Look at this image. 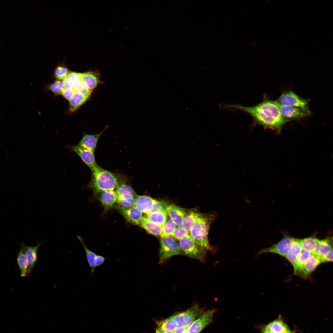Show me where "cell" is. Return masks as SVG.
I'll return each instance as SVG.
<instances>
[{
	"instance_id": "1",
	"label": "cell",
	"mask_w": 333,
	"mask_h": 333,
	"mask_svg": "<svg viewBox=\"0 0 333 333\" xmlns=\"http://www.w3.org/2000/svg\"><path fill=\"white\" fill-rule=\"evenodd\" d=\"M224 108L243 111L251 116L253 125H258L265 128L274 130L280 133L283 126L290 121L284 118L280 113L279 104L266 98L259 103L252 106L240 104H226Z\"/></svg>"
},
{
	"instance_id": "2",
	"label": "cell",
	"mask_w": 333,
	"mask_h": 333,
	"mask_svg": "<svg viewBox=\"0 0 333 333\" xmlns=\"http://www.w3.org/2000/svg\"><path fill=\"white\" fill-rule=\"evenodd\" d=\"M91 179L88 187L94 194L99 192L114 190L118 183L125 177L122 175L105 170L98 164L90 169Z\"/></svg>"
},
{
	"instance_id": "3",
	"label": "cell",
	"mask_w": 333,
	"mask_h": 333,
	"mask_svg": "<svg viewBox=\"0 0 333 333\" xmlns=\"http://www.w3.org/2000/svg\"><path fill=\"white\" fill-rule=\"evenodd\" d=\"M215 213L202 214L189 231L192 239L198 244L212 253L217 251V248L210 244L208 234L210 225L217 217Z\"/></svg>"
},
{
	"instance_id": "4",
	"label": "cell",
	"mask_w": 333,
	"mask_h": 333,
	"mask_svg": "<svg viewBox=\"0 0 333 333\" xmlns=\"http://www.w3.org/2000/svg\"><path fill=\"white\" fill-rule=\"evenodd\" d=\"M179 244L183 254L201 261H204L208 251L198 244L191 236L181 239Z\"/></svg>"
},
{
	"instance_id": "5",
	"label": "cell",
	"mask_w": 333,
	"mask_h": 333,
	"mask_svg": "<svg viewBox=\"0 0 333 333\" xmlns=\"http://www.w3.org/2000/svg\"><path fill=\"white\" fill-rule=\"evenodd\" d=\"M160 243L159 264L164 263L173 256L183 254L179 244L175 239L171 236H162Z\"/></svg>"
},
{
	"instance_id": "6",
	"label": "cell",
	"mask_w": 333,
	"mask_h": 333,
	"mask_svg": "<svg viewBox=\"0 0 333 333\" xmlns=\"http://www.w3.org/2000/svg\"><path fill=\"white\" fill-rule=\"evenodd\" d=\"M276 101L280 105L296 107L309 114L310 113L307 102L292 91L284 92Z\"/></svg>"
},
{
	"instance_id": "7",
	"label": "cell",
	"mask_w": 333,
	"mask_h": 333,
	"mask_svg": "<svg viewBox=\"0 0 333 333\" xmlns=\"http://www.w3.org/2000/svg\"><path fill=\"white\" fill-rule=\"evenodd\" d=\"M197 304L186 310L173 315L178 326H187L198 318L204 312Z\"/></svg>"
},
{
	"instance_id": "8",
	"label": "cell",
	"mask_w": 333,
	"mask_h": 333,
	"mask_svg": "<svg viewBox=\"0 0 333 333\" xmlns=\"http://www.w3.org/2000/svg\"><path fill=\"white\" fill-rule=\"evenodd\" d=\"M216 310L212 309L204 311L187 326L186 333H199L211 323Z\"/></svg>"
},
{
	"instance_id": "9",
	"label": "cell",
	"mask_w": 333,
	"mask_h": 333,
	"mask_svg": "<svg viewBox=\"0 0 333 333\" xmlns=\"http://www.w3.org/2000/svg\"><path fill=\"white\" fill-rule=\"evenodd\" d=\"M293 237L288 235H284L282 239L271 246L262 249L258 252L260 255L265 253H272L285 257L292 245Z\"/></svg>"
},
{
	"instance_id": "10",
	"label": "cell",
	"mask_w": 333,
	"mask_h": 333,
	"mask_svg": "<svg viewBox=\"0 0 333 333\" xmlns=\"http://www.w3.org/2000/svg\"><path fill=\"white\" fill-rule=\"evenodd\" d=\"M70 150L78 155L83 162L91 169L97 164L93 152L83 147L79 144L70 146Z\"/></svg>"
},
{
	"instance_id": "11",
	"label": "cell",
	"mask_w": 333,
	"mask_h": 333,
	"mask_svg": "<svg viewBox=\"0 0 333 333\" xmlns=\"http://www.w3.org/2000/svg\"><path fill=\"white\" fill-rule=\"evenodd\" d=\"M115 207L130 223L139 225L143 217L142 213L134 206L124 208L115 205Z\"/></svg>"
},
{
	"instance_id": "12",
	"label": "cell",
	"mask_w": 333,
	"mask_h": 333,
	"mask_svg": "<svg viewBox=\"0 0 333 333\" xmlns=\"http://www.w3.org/2000/svg\"><path fill=\"white\" fill-rule=\"evenodd\" d=\"M94 195L101 201L105 212L115 206L118 200V196L115 190L102 191Z\"/></svg>"
},
{
	"instance_id": "13",
	"label": "cell",
	"mask_w": 333,
	"mask_h": 333,
	"mask_svg": "<svg viewBox=\"0 0 333 333\" xmlns=\"http://www.w3.org/2000/svg\"><path fill=\"white\" fill-rule=\"evenodd\" d=\"M114 190L117 195L118 200L129 199L137 196L132 187L127 182L125 177L118 183Z\"/></svg>"
},
{
	"instance_id": "14",
	"label": "cell",
	"mask_w": 333,
	"mask_h": 333,
	"mask_svg": "<svg viewBox=\"0 0 333 333\" xmlns=\"http://www.w3.org/2000/svg\"><path fill=\"white\" fill-rule=\"evenodd\" d=\"M100 74L97 70L81 73V80L91 92L103 82L100 79Z\"/></svg>"
},
{
	"instance_id": "15",
	"label": "cell",
	"mask_w": 333,
	"mask_h": 333,
	"mask_svg": "<svg viewBox=\"0 0 333 333\" xmlns=\"http://www.w3.org/2000/svg\"><path fill=\"white\" fill-rule=\"evenodd\" d=\"M279 107L282 116L286 119L291 120L301 118L309 115L300 109L291 106L281 105L279 104Z\"/></svg>"
},
{
	"instance_id": "16",
	"label": "cell",
	"mask_w": 333,
	"mask_h": 333,
	"mask_svg": "<svg viewBox=\"0 0 333 333\" xmlns=\"http://www.w3.org/2000/svg\"><path fill=\"white\" fill-rule=\"evenodd\" d=\"M156 200L148 196L137 195L134 206L142 213L147 214L152 212Z\"/></svg>"
},
{
	"instance_id": "17",
	"label": "cell",
	"mask_w": 333,
	"mask_h": 333,
	"mask_svg": "<svg viewBox=\"0 0 333 333\" xmlns=\"http://www.w3.org/2000/svg\"><path fill=\"white\" fill-rule=\"evenodd\" d=\"M108 128L105 129L100 133L91 134L85 133L78 144L83 147L94 153L97 146L99 139L102 133Z\"/></svg>"
},
{
	"instance_id": "18",
	"label": "cell",
	"mask_w": 333,
	"mask_h": 333,
	"mask_svg": "<svg viewBox=\"0 0 333 333\" xmlns=\"http://www.w3.org/2000/svg\"><path fill=\"white\" fill-rule=\"evenodd\" d=\"M166 211L171 220L176 225L181 226L186 214L185 210L182 208L175 205L170 204Z\"/></svg>"
},
{
	"instance_id": "19",
	"label": "cell",
	"mask_w": 333,
	"mask_h": 333,
	"mask_svg": "<svg viewBox=\"0 0 333 333\" xmlns=\"http://www.w3.org/2000/svg\"><path fill=\"white\" fill-rule=\"evenodd\" d=\"M332 237L324 239H317L316 248L313 254L319 260L329 251L332 249Z\"/></svg>"
},
{
	"instance_id": "20",
	"label": "cell",
	"mask_w": 333,
	"mask_h": 333,
	"mask_svg": "<svg viewBox=\"0 0 333 333\" xmlns=\"http://www.w3.org/2000/svg\"><path fill=\"white\" fill-rule=\"evenodd\" d=\"M20 249L18 253L17 261L21 271V277L27 276L28 264L26 256L25 246L23 242L20 244Z\"/></svg>"
},
{
	"instance_id": "21",
	"label": "cell",
	"mask_w": 333,
	"mask_h": 333,
	"mask_svg": "<svg viewBox=\"0 0 333 333\" xmlns=\"http://www.w3.org/2000/svg\"><path fill=\"white\" fill-rule=\"evenodd\" d=\"M302 250L299 239L293 237L292 245L285 258L293 265Z\"/></svg>"
},
{
	"instance_id": "22",
	"label": "cell",
	"mask_w": 333,
	"mask_h": 333,
	"mask_svg": "<svg viewBox=\"0 0 333 333\" xmlns=\"http://www.w3.org/2000/svg\"><path fill=\"white\" fill-rule=\"evenodd\" d=\"M139 225L148 233L154 236L161 237L163 235L162 227L150 221L146 217H142Z\"/></svg>"
},
{
	"instance_id": "23",
	"label": "cell",
	"mask_w": 333,
	"mask_h": 333,
	"mask_svg": "<svg viewBox=\"0 0 333 333\" xmlns=\"http://www.w3.org/2000/svg\"><path fill=\"white\" fill-rule=\"evenodd\" d=\"M42 243H39L34 246H29L25 245V249L28 264L27 275H29L37 261V251Z\"/></svg>"
},
{
	"instance_id": "24",
	"label": "cell",
	"mask_w": 333,
	"mask_h": 333,
	"mask_svg": "<svg viewBox=\"0 0 333 333\" xmlns=\"http://www.w3.org/2000/svg\"><path fill=\"white\" fill-rule=\"evenodd\" d=\"M321 263L319 259L312 254L303 266V278H306L310 275Z\"/></svg>"
},
{
	"instance_id": "25",
	"label": "cell",
	"mask_w": 333,
	"mask_h": 333,
	"mask_svg": "<svg viewBox=\"0 0 333 333\" xmlns=\"http://www.w3.org/2000/svg\"><path fill=\"white\" fill-rule=\"evenodd\" d=\"M146 215V218L147 220L162 227L167 220V213L166 211L151 212Z\"/></svg>"
},
{
	"instance_id": "26",
	"label": "cell",
	"mask_w": 333,
	"mask_h": 333,
	"mask_svg": "<svg viewBox=\"0 0 333 333\" xmlns=\"http://www.w3.org/2000/svg\"><path fill=\"white\" fill-rule=\"evenodd\" d=\"M89 98L82 94L75 92L69 101V112L72 113L76 111L85 103Z\"/></svg>"
},
{
	"instance_id": "27",
	"label": "cell",
	"mask_w": 333,
	"mask_h": 333,
	"mask_svg": "<svg viewBox=\"0 0 333 333\" xmlns=\"http://www.w3.org/2000/svg\"><path fill=\"white\" fill-rule=\"evenodd\" d=\"M202 213L195 211H191L185 215L181 226L185 229L189 231Z\"/></svg>"
},
{
	"instance_id": "28",
	"label": "cell",
	"mask_w": 333,
	"mask_h": 333,
	"mask_svg": "<svg viewBox=\"0 0 333 333\" xmlns=\"http://www.w3.org/2000/svg\"><path fill=\"white\" fill-rule=\"evenodd\" d=\"M158 328L164 331L172 333L178 327L173 315L157 323Z\"/></svg>"
},
{
	"instance_id": "29",
	"label": "cell",
	"mask_w": 333,
	"mask_h": 333,
	"mask_svg": "<svg viewBox=\"0 0 333 333\" xmlns=\"http://www.w3.org/2000/svg\"><path fill=\"white\" fill-rule=\"evenodd\" d=\"M317 239L315 237L312 236L299 239L303 250L314 254L316 246Z\"/></svg>"
},
{
	"instance_id": "30",
	"label": "cell",
	"mask_w": 333,
	"mask_h": 333,
	"mask_svg": "<svg viewBox=\"0 0 333 333\" xmlns=\"http://www.w3.org/2000/svg\"><path fill=\"white\" fill-rule=\"evenodd\" d=\"M265 327L268 330L276 333H285L289 329L282 321L279 319L269 323Z\"/></svg>"
},
{
	"instance_id": "31",
	"label": "cell",
	"mask_w": 333,
	"mask_h": 333,
	"mask_svg": "<svg viewBox=\"0 0 333 333\" xmlns=\"http://www.w3.org/2000/svg\"><path fill=\"white\" fill-rule=\"evenodd\" d=\"M81 73L69 72L63 80L65 88H72L78 81L80 80Z\"/></svg>"
},
{
	"instance_id": "32",
	"label": "cell",
	"mask_w": 333,
	"mask_h": 333,
	"mask_svg": "<svg viewBox=\"0 0 333 333\" xmlns=\"http://www.w3.org/2000/svg\"><path fill=\"white\" fill-rule=\"evenodd\" d=\"M77 237L82 244L85 250L86 258L88 265L92 270V274H93L96 268L95 265V260L97 255L95 253L90 250L86 246L80 236H77Z\"/></svg>"
},
{
	"instance_id": "33",
	"label": "cell",
	"mask_w": 333,
	"mask_h": 333,
	"mask_svg": "<svg viewBox=\"0 0 333 333\" xmlns=\"http://www.w3.org/2000/svg\"><path fill=\"white\" fill-rule=\"evenodd\" d=\"M75 92L82 94L88 97L90 96L92 92L80 80L78 81L73 87Z\"/></svg>"
},
{
	"instance_id": "34",
	"label": "cell",
	"mask_w": 333,
	"mask_h": 333,
	"mask_svg": "<svg viewBox=\"0 0 333 333\" xmlns=\"http://www.w3.org/2000/svg\"><path fill=\"white\" fill-rule=\"evenodd\" d=\"M68 68L64 65H60L56 68L54 71L55 77L60 80H63L69 73Z\"/></svg>"
},
{
	"instance_id": "35",
	"label": "cell",
	"mask_w": 333,
	"mask_h": 333,
	"mask_svg": "<svg viewBox=\"0 0 333 333\" xmlns=\"http://www.w3.org/2000/svg\"><path fill=\"white\" fill-rule=\"evenodd\" d=\"M176 226L171 219L167 220L162 227L163 236H171Z\"/></svg>"
},
{
	"instance_id": "36",
	"label": "cell",
	"mask_w": 333,
	"mask_h": 333,
	"mask_svg": "<svg viewBox=\"0 0 333 333\" xmlns=\"http://www.w3.org/2000/svg\"><path fill=\"white\" fill-rule=\"evenodd\" d=\"M190 236L189 231L184 228L181 226L176 227L171 236L175 239L179 240Z\"/></svg>"
},
{
	"instance_id": "37",
	"label": "cell",
	"mask_w": 333,
	"mask_h": 333,
	"mask_svg": "<svg viewBox=\"0 0 333 333\" xmlns=\"http://www.w3.org/2000/svg\"><path fill=\"white\" fill-rule=\"evenodd\" d=\"M49 89L54 93L57 95L62 94L64 88L63 82L61 80H56L48 86Z\"/></svg>"
},
{
	"instance_id": "38",
	"label": "cell",
	"mask_w": 333,
	"mask_h": 333,
	"mask_svg": "<svg viewBox=\"0 0 333 333\" xmlns=\"http://www.w3.org/2000/svg\"><path fill=\"white\" fill-rule=\"evenodd\" d=\"M170 204L168 202L162 200H156L151 212L166 211Z\"/></svg>"
},
{
	"instance_id": "39",
	"label": "cell",
	"mask_w": 333,
	"mask_h": 333,
	"mask_svg": "<svg viewBox=\"0 0 333 333\" xmlns=\"http://www.w3.org/2000/svg\"><path fill=\"white\" fill-rule=\"evenodd\" d=\"M136 197L131 199L122 200H118L117 205L124 208H128L134 206Z\"/></svg>"
},
{
	"instance_id": "40",
	"label": "cell",
	"mask_w": 333,
	"mask_h": 333,
	"mask_svg": "<svg viewBox=\"0 0 333 333\" xmlns=\"http://www.w3.org/2000/svg\"><path fill=\"white\" fill-rule=\"evenodd\" d=\"M321 263L332 262L333 261V249H331L319 260Z\"/></svg>"
},
{
	"instance_id": "41",
	"label": "cell",
	"mask_w": 333,
	"mask_h": 333,
	"mask_svg": "<svg viewBox=\"0 0 333 333\" xmlns=\"http://www.w3.org/2000/svg\"><path fill=\"white\" fill-rule=\"evenodd\" d=\"M74 92L75 91L73 88H64L63 90L62 94L65 99L69 101Z\"/></svg>"
},
{
	"instance_id": "42",
	"label": "cell",
	"mask_w": 333,
	"mask_h": 333,
	"mask_svg": "<svg viewBox=\"0 0 333 333\" xmlns=\"http://www.w3.org/2000/svg\"><path fill=\"white\" fill-rule=\"evenodd\" d=\"M105 260V258L103 256L97 255L95 260V265L96 267L102 265Z\"/></svg>"
},
{
	"instance_id": "43",
	"label": "cell",
	"mask_w": 333,
	"mask_h": 333,
	"mask_svg": "<svg viewBox=\"0 0 333 333\" xmlns=\"http://www.w3.org/2000/svg\"><path fill=\"white\" fill-rule=\"evenodd\" d=\"M187 326H178L172 333H186Z\"/></svg>"
},
{
	"instance_id": "44",
	"label": "cell",
	"mask_w": 333,
	"mask_h": 333,
	"mask_svg": "<svg viewBox=\"0 0 333 333\" xmlns=\"http://www.w3.org/2000/svg\"><path fill=\"white\" fill-rule=\"evenodd\" d=\"M155 333H171L162 331L158 328L156 329Z\"/></svg>"
},
{
	"instance_id": "45",
	"label": "cell",
	"mask_w": 333,
	"mask_h": 333,
	"mask_svg": "<svg viewBox=\"0 0 333 333\" xmlns=\"http://www.w3.org/2000/svg\"><path fill=\"white\" fill-rule=\"evenodd\" d=\"M285 333H294L293 332L291 331L289 329Z\"/></svg>"
},
{
	"instance_id": "46",
	"label": "cell",
	"mask_w": 333,
	"mask_h": 333,
	"mask_svg": "<svg viewBox=\"0 0 333 333\" xmlns=\"http://www.w3.org/2000/svg\"><path fill=\"white\" fill-rule=\"evenodd\" d=\"M262 333H267L266 331H265L264 330H263V329L262 330Z\"/></svg>"
}]
</instances>
